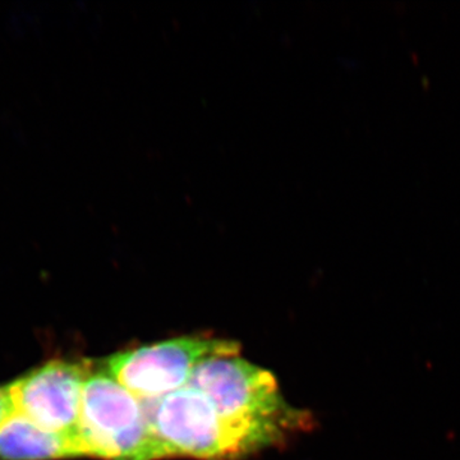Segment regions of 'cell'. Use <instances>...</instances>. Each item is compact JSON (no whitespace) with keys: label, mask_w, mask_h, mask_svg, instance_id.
I'll return each instance as SVG.
<instances>
[{"label":"cell","mask_w":460,"mask_h":460,"mask_svg":"<svg viewBox=\"0 0 460 460\" xmlns=\"http://www.w3.org/2000/svg\"><path fill=\"white\" fill-rule=\"evenodd\" d=\"M189 385L208 396L251 454L283 443L314 423L308 411L288 404L271 372L238 356L206 359Z\"/></svg>","instance_id":"cell-1"},{"label":"cell","mask_w":460,"mask_h":460,"mask_svg":"<svg viewBox=\"0 0 460 460\" xmlns=\"http://www.w3.org/2000/svg\"><path fill=\"white\" fill-rule=\"evenodd\" d=\"M75 435L84 456L90 458H171L154 432L145 402L120 385L105 368H93L87 377Z\"/></svg>","instance_id":"cell-2"},{"label":"cell","mask_w":460,"mask_h":460,"mask_svg":"<svg viewBox=\"0 0 460 460\" xmlns=\"http://www.w3.org/2000/svg\"><path fill=\"white\" fill-rule=\"evenodd\" d=\"M145 405L154 432L171 458L235 460L250 454L237 432L196 387H181Z\"/></svg>","instance_id":"cell-4"},{"label":"cell","mask_w":460,"mask_h":460,"mask_svg":"<svg viewBox=\"0 0 460 460\" xmlns=\"http://www.w3.org/2000/svg\"><path fill=\"white\" fill-rule=\"evenodd\" d=\"M84 456L75 434H62L14 413L0 426V460H62Z\"/></svg>","instance_id":"cell-6"},{"label":"cell","mask_w":460,"mask_h":460,"mask_svg":"<svg viewBox=\"0 0 460 460\" xmlns=\"http://www.w3.org/2000/svg\"><path fill=\"white\" fill-rule=\"evenodd\" d=\"M14 414L13 402L9 395L7 386H0V426Z\"/></svg>","instance_id":"cell-7"},{"label":"cell","mask_w":460,"mask_h":460,"mask_svg":"<svg viewBox=\"0 0 460 460\" xmlns=\"http://www.w3.org/2000/svg\"><path fill=\"white\" fill-rule=\"evenodd\" d=\"M93 363L54 358L7 385L14 413L62 434H75L84 384Z\"/></svg>","instance_id":"cell-5"},{"label":"cell","mask_w":460,"mask_h":460,"mask_svg":"<svg viewBox=\"0 0 460 460\" xmlns=\"http://www.w3.org/2000/svg\"><path fill=\"white\" fill-rule=\"evenodd\" d=\"M239 352L237 341L193 335L113 354L104 368L142 402H154L189 385L206 359Z\"/></svg>","instance_id":"cell-3"}]
</instances>
